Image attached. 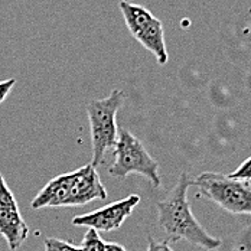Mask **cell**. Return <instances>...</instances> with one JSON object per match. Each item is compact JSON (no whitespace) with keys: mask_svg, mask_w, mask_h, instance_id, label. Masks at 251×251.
<instances>
[{"mask_svg":"<svg viewBox=\"0 0 251 251\" xmlns=\"http://www.w3.org/2000/svg\"><path fill=\"white\" fill-rule=\"evenodd\" d=\"M189 186L191 177L182 174L165 200L156 203L159 224L165 231L166 241L169 244L185 240L205 250H215L221 246V241L212 237L194 217L188 201Z\"/></svg>","mask_w":251,"mask_h":251,"instance_id":"6da1fadb","label":"cell"},{"mask_svg":"<svg viewBox=\"0 0 251 251\" xmlns=\"http://www.w3.org/2000/svg\"><path fill=\"white\" fill-rule=\"evenodd\" d=\"M125 94L120 90H113L110 96L101 100L90 101L87 105V114L90 120L93 160L91 165L97 169L102 163L105 151L114 148L119 128H117V111L122 107Z\"/></svg>","mask_w":251,"mask_h":251,"instance_id":"7a4b0ae2","label":"cell"},{"mask_svg":"<svg viewBox=\"0 0 251 251\" xmlns=\"http://www.w3.org/2000/svg\"><path fill=\"white\" fill-rule=\"evenodd\" d=\"M202 197L217 203L226 212L251 215V183L234 180L218 172H203L191 180Z\"/></svg>","mask_w":251,"mask_h":251,"instance_id":"3957f363","label":"cell"},{"mask_svg":"<svg viewBox=\"0 0 251 251\" xmlns=\"http://www.w3.org/2000/svg\"><path fill=\"white\" fill-rule=\"evenodd\" d=\"M114 162L110 168V175L125 179L131 174L145 176L154 188L160 186V175L157 162L145 149L142 142L128 130H119L117 142L113 148Z\"/></svg>","mask_w":251,"mask_h":251,"instance_id":"277c9868","label":"cell"},{"mask_svg":"<svg viewBox=\"0 0 251 251\" xmlns=\"http://www.w3.org/2000/svg\"><path fill=\"white\" fill-rule=\"evenodd\" d=\"M119 9L125 18L130 35L156 58L160 65H165L169 59V53L165 42L163 24L148 9L128 1H120Z\"/></svg>","mask_w":251,"mask_h":251,"instance_id":"5b68a950","label":"cell"},{"mask_svg":"<svg viewBox=\"0 0 251 251\" xmlns=\"http://www.w3.org/2000/svg\"><path fill=\"white\" fill-rule=\"evenodd\" d=\"M139 202H140L139 195H128L127 198L105 205L93 212L78 215L75 218H73L71 223L75 226H87V228L96 229L97 232L99 231L110 232L122 226L126 218L131 215L133 209L137 206Z\"/></svg>","mask_w":251,"mask_h":251,"instance_id":"8992f818","label":"cell"},{"mask_svg":"<svg viewBox=\"0 0 251 251\" xmlns=\"http://www.w3.org/2000/svg\"><path fill=\"white\" fill-rule=\"evenodd\" d=\"M107 189L101 182L97 169L90 163L76 169V176L67 206H82L96 200H105Z\"/></svg>","mask_w":251,"mask_h":251,"instance_id":"52a82bcc","label":"cell"},{"mask_svg":"<svg viewBox=\"0 0 251 251\" xmlns=\"http://www.w3.org/2000/svg\"><path fill=\"white\" fill-rule=\"evenodd\" d=\"M0 235L6 240L9 249L18 250L29 235V226L22 218L18 205L0 206Z\"/></svg>","mask_w":251,"mask_h":251,"instance_id":"ba28073f","label":"cell"},{"mask_svg":"<svg viewBox=\"0 0 251 251\" xmlns=\"http://www.w3.org/2000/svg\"><path fill=\"white\" fill-rule=\"evenodd\" d=\"M105 246L107 243L99 235V232L96 229L88 228L79 247L81 251H105Z\"/></svg>","mask_w":251,"mask_h":251,"instance_id":"9c48e42d","label":"cell"},{"mask_svg":"<svg viewBox=\"0 0 251 251\" xmlns=\"http://www.w3.org/2000/svg\"><path fill=\"white\" fill-rule=\"evenodd\" d=\"M44 246H45V251H81L79 246H74L59 238H47Z\"/></svg>","mask_w":251,"mask_h":251,"instance_id":"30bf717a","label":"cell"},{"mask_svg":"<svg viewBox=\"0 0 251 251\" xmlns=\"http://www.w3.org/2000/svg\"><path fill=\"white\" fill-rule=\"evenodd\" d=\"M228 177L234 179V180H241V182H250L251 180V157H249L247 160H244L237 171H234L232 174L226 175Z\"/></svg>","mask_w":251,"mask_h":251,"instance_id":"8fae6325","label":"cell"},{"mask_svg":"<svg viewBox=\"0 0 251 251\" xmlns=\"http://www.w3.org/2000/svg\"><path fill=\"white\" fill-rule=\"evenodd\" d=\"M15 84H16V79H15V78L0 81V104H1L3 101H6V99L9 97V94H10V91L13 90Z\"/></svg>","mask_w":251,"mask_h":251,"instance_id":"7c38bea8","label":"cell"},{"mask_svg":"<svg viewBox=\"0 0 251 251\" xmlns=\"http://www.w3.org/2000/svg\"><path fill=\"white\" fill-rule=\"evenodd\" d=\"M146 251H174L171 244L168 241H157V240H153L149 238V244H148V249Z\"/></svg>","mask_w":251,"mask_h":251,"instance_id":"4fadbf2b","label":"cell"},{"mask_svg":"<svg viewBox=\"0 0 251 251\" xmlns=\"http://www.w3.org/2000/svg\"><path fill=\"white\" fill-rule=\"evenodd\" d=\"M105 251H127L123 247V246H120V244H117V243H107V246H105Z\"/></svg>","mask_w":251,"mask_h":251,"instance_id":"5bb4252c","label":"cell"},{"mask_svg":"<svg viewBox=\"0 0 251 251\" xmlns=\"http://www.w3.org/2000/svg\"><path fill=\"white\" fill-rule=\"evenodd\" d=\"M122 1H128V3H131L133 0H122Z\"/></svg>","mask_w":251,"mask_h":251,"instance_id":"9a60e30c","label":"cell"}]
</instances>
